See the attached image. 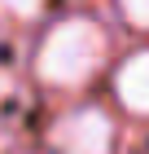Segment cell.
<instances>
[{"mask_svg":"<svg viewBox=\"0 0 149 154\" xmlns=\"http://www.w3.org/2000/svg\"><path fill=\"white\" fill-rule=\"evenodd\" d=\"M105 31L92 18H61L53 31L44 35L40 53H35V71L40 79L53 88H75L83 84L105 57Z\"/></svg>","mask_w":149,"mask_h":154,"instance_id":"1","label":"cell"},{"mask_svg":"<svg viewBox=\"0 0 149 154\" xmlns=\"http://www.w3.org/2000/svg\"><path fill=\"white\" fill-rule=\"evenodd\" d=\"M114 123L101 106H79L53 123V150L57 154H110Z\"/></svg>","mask_w":149,"mask_h":154,"instance_id":"2","label":"cell"},{"mask_svg":"<svg viewBox=\"0 0 149 154\" xmlns=\"http://www.w3.org/2000/svg\"><path fill=\"white\" fill-rule=\"evenodd\" d=\"M114 93L132 115H149V48L127 57L114 75Z\"/></svg>","mask_w":149,"mask_h":154,"instance_id":"3","label":"cell"},{"mask_svg":"<svg viewBox=\"0 0 149 154\" xmlns=\"http://www.w3.org/2000/svg\"><path fill=\"white\" fill-rule=\"evenodd\" d=\"M118 9H123V18L132 26H145L149 31V0H118Z\"/></svg>","mask_w":149,"mask_h":154,"instance_id":"4","label":"cell"},{"mask_svg":"<svg viewBox=\"0 0 149 154\" xmlns=\"http://www.w3.org/2000/svg\"><path fill=\"white\" fill-rule=\"evenodd\" d=\"M0 9L13 13V18H35V13L44 9V0H0Z\"/></svg>","mask_w":149,"mask_h":154,"instance_id":"5","label":"cell"},{"mask_svg":"<svg viewBox=\"0 0 149 154\" xmlns=\"http://www.w3.org/2000/svg\"><path fill=\"white\" fill-rule=\"evenodd\" d=\"M9 93V71H4V66H0V97Z\"/></svg>","mask_w":149,"mask_h":154,"instance_id":"6","label":"cell"}]
</instances>
